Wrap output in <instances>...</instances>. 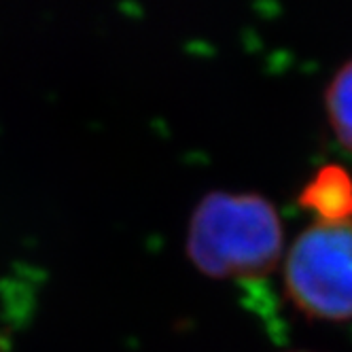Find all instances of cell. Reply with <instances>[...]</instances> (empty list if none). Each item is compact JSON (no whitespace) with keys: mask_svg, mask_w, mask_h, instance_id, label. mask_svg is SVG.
I'll list each match as a JSON object with an SVG mask.
<instances>
[{"mask_svg":"<svg viewBox=\"0 0 352 352\" xmlns=\"http://www.w3.org/2000/svg\"><path fill=\"white\" fill-rule=\"evenodd\" d=\"M283 221L257 193L212 191L193 210L187 255L197 272L219 280H259L283 259Z\"/></svg>","mask_w":352,"mask_h":352,"instance_id":"obj_1","label":"cell"},{"mask_svg":"<svg viewBox=\"0 0 352 352\" xmlns=\"http://www.w3.org/2000/svg\"><path fill=\"white\" fill-rule=\"evenodd\" d=\"M285 291L308 318L352 320V219L314 221L285 257Z\"/></svg>","mask_w":352,"mask_h":352,"instance_id":"obj_2","label":"cell"},{"mask_svg":"<svg viewBox=\"0 0 352 352\" xmlns=\"http://www.w3.org/2000/svg\"><path fill=\"white\" fill-rule=\"evenodd\" d=\"M299 204L314 214V221L340 223L352 219V179L336 164L322 166L299 195Z\"/></svg>","mask_w":352,"mask_h":352,"instance_id":"obj_3","label":"cell"},{"mask_svg":"<svg viewBox=\"0 0 352 352\" xmlns=\"http://www.w3.org/2000/svg\"><path fill=\"white\" fill-rule=\"evenodd\" d=\"M324 104L338 142L352 155V60L336 72L327 87Z\"/></svg>","mask_w":352,"mask_h":352,"instance_id":"obj_4","label":"cell"}]
</instances>
